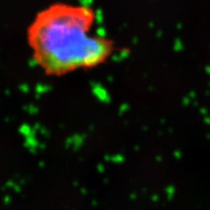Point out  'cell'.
Segmentation results:
<instances>
[{"instance_id":"1","label":"cell","mask_w":210,"mask_h":210,"mask_svg":"<svg viewBox=\"0 0 210 210\" xmlns=\"http://www.w3.org/2000/svg\"><path fill=\"white\" fill-rule=\"evenodd\" d=\"M94 11L87 6L54 4L39 12L27 29L36 63L48 75L61 76L103 63L111 42L90 35Z\"/></svg>"}]
</instances>
